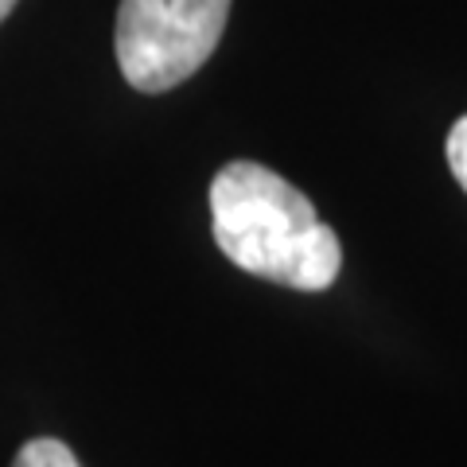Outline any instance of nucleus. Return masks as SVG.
Wrapping results in <instances>:
<instances>
[{"instance_id":"1","label":"nucleus","mask_w":467,"mask_h":467,"mask_svg":"<svg viewBox=\"0 0 467 467\" xmlns=\"http://www.w3.org/2000/svg\"><path fill=\"white\" fill-rule=\"evenodd\" d=\"M214 242L261 281L324 292L343 269L339 238L319 223L312 199L254 160H234L211 183Z\"/></svg>"},{"instance_id":"2","label":"nucleus","mask_w":467,"mask_h":467,"mask_svg":"<svg viewBox=\"0 0 467 467\" xmlns=\"http://www.w3.org/2000/svg\"><path fill=\"white\" fill-rule=\"evenodd\" d=\"M230 0H121L117 67L140 94H164L195 75L226 32Z\"/></svg>"},{"instance_id":"3","label":"nucleus","mask_w":467,"mask_h":467,"mask_svg":"<svg viewBox=\"0 0 467 467\" xmlns=\"http://www.w3.org/2000/svg\"><path fill=\"white\" fill-rule=\"evenodd\" d=\"M12 467H78L75 451H70L63 441H51V436H39V441H27Z\"/></svg>"},{"instance_id":"4","label":"nucleus","mask_w":467,"mask_h":467,"mask_svg":"<svg viewBox=\"0 0 467 467\" xmlns=\"http://www.w3.org/2000/svg\"><path fill=\"white\" fill-rule=\"evenodd\" d=\"M444 152H448V168L456 175V183L467 192V117H460V121L451 125Z\"/></svg>"},{"instance_id":"5","label":"nucleus","mask_w":467,"mask_h":467,"mask_svg":"<svg viewBox=\"0 0 467 467\" xmlns=\"http://www.w3.org/2000/svg\"><path fill=\"white\" fill-rule=\"evenodd\" d=\"M12 8H16V0H0V24L8 20V12H12Z\"/></svg>"}]
</instances>
